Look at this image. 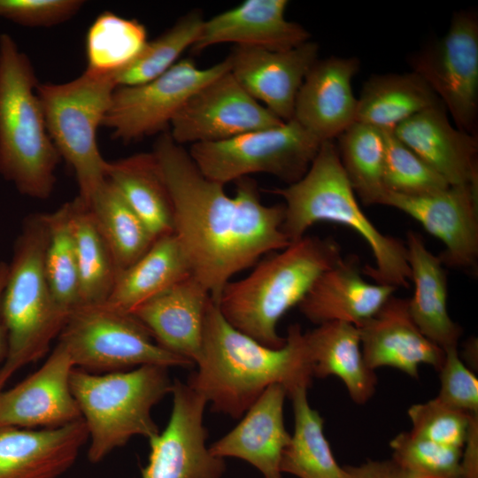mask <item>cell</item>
<instances>
[{
    "mask_svg": "<svg viewBox=\"0 0 478 478\" xmlns=\"http://www.w3.org/2000/svg\"><path fill=\"white\" fill-rule=\"evenodd\" d=\"M87 207L112 251L119 273L140 258L156 240L108 179Z\"/></svg>",
    "mask_w": 478,
    "mask_h": 478,
    "instance_id": "obj_33",
    "label": "cell"
},
{
    "mask_svg": "<svg viewBox=\"0 0 478 478\" xmlns=\"http://www.w3.org/2000/svg\"><path fill=\"white\" fill-rule=\"evenodd\" d=\"M204 21L200 12H189L158 37L148 41L127 66L112 73L117 88L149 82L169 70L194 45Z\"/></svg>",
    "mask_w": 478,
    "mask_h": 478,
    "instance_id": "obj_36",
    "label": "cell"
},
{
    "mask_svg": "<svg viewBox=\"0 0 478 478\" xmlns=\"http://www.w3.org/2000/svg\"><path fill=\"white\" fill-rule=\"evenodd\" d=\"M464 447L466 450L461 459L463 478H478V419L473 422Z\"/></svg>",
    "mask_w": 478,
    "mask_h": 478,
    "instance_id": "obj_44",
    "label": "cell"
},
{
    "mask_svg": "<svg viewBox=\"0 0 478 478\" xmlns=\"http://www.w3.org/2000/svg\"><path fill=\"white\" fill-rule=\"evenodd\" d=\"M282 123L228 71L190 96L172 120L169 133L181 145L194 144L227 140Z\"/></svg>",
    "mask_w": 478,
    "mask_h": 478,
    "instance_id": "obj_13",
    "label": "cell"
},
{
    "mask_svg": "<svg viewBox=\"0 0 478 478\" xmlns=\"http://www.w3.org/2000/svg\"><path fill=\"white\" fill-rule=\"evenodd\" d=\"M286 397L283 386H268L241 421L209 447L212 454L222 459L234 457L245 460L264 478H282L281 456L291 437L284 425Z\"/></svg>",
    "mask_w": 478,
    "mask_h": 478,
    "instance_id": "obj_23",
    "label": "cell"
},
{
    "mask_svg": "<svg viewBox=\"0 0 478 478\" xmlns=\"http://www.w3.org/2000/svg\"><path fill=\"white\" fill-rule=\"evenodd\" d=\"M440 373V390L436 397L452 408L478 413V379L460 359L458 347L444 350Z\"/></svg>",
    "mask_w": 478,
    "mask_h": 478,
    "instance_id": "obj_41",
    "label": "cell"
},
{
    "mask_svg": "<svg viewBox=\"0 0 478 478\" xmlns=\"http://www.w3.org/2000/svg\"><path fill=\"white\" fill-rule=\"evenodd\" d=\"M211 298L191 274L136 307L131 313L163 349L196 364L204 320Z\"/></svg>",
    "mask_w": 478,
    "mask_h": 478,
    "instance_id": "obj_24",
    "label": "cell"
},
{
    "mask_svg": "<svg viewBox=\"0 0 478 478\" xmlns=\"http://www.w3.org/2000/svg\"><path fill=\"white\" fill-rule=\"evenodd\" d=\"M174 234L157 238L135 263L119 273L106 305L126 312L191 275Z\"/></svg>",
    "mask_w": 478,
    "mask_h": 478,
    "instance_id": "obj_28",
    "label": "cell"
},
{
    "mask_svg": "<svg viewBox=\"0 0 478 478\" xmlns=\"http://www.w3.org/2000/svg\"><path fill=\"white\" fill-rule=\"evenodd\" d=\"M319 45L307 41L286 50L234 48L230 73L259 104L283 122L293 119L298 90L318 60Z\"/></svg>",
    "mask_w": 478,
    "mask_h": 478,
    "instance_id": "obj_17",
    "label": "cell"
},
{
    "mask_svg": "<svg viewBox=\"0 0 478 478\" xmlns=\"http://www.w3.org/2000/svg\"><path fill=\"white\" fill-rule=\"evenodd\" d=\"M381 205L397 209L444 244L443 266L474 270L478 261V183L452 185L435 193L405 196L387 191Z\"/></svg>",
    "mask_w": 478,
    "mask_h": 478,
    "instance_id": "obj_15",
    "label": "cell"
},
{
    "mask_svg": "<svg viewBox=\"0 0 478 478\" xmlns=\"http://www.w3.org/2000/svg\"><path fill=\"white\" fill-rule=\"evenodd\" d=\"M152 153L170 194L173 234L192 275L215 303L235 274L290 243L282 231L284 204H263L250 176L235 181L230 197L225 185L202 173L169 131L157 139Z\"/></svg>",
    "mask_w": 478,
    "mask_h": 478,
    "instance_id": "obj_1",
    "label": "cell"
},
{
    "mask_svg": "<svg viewBox=\"0 0 478 478\" xmlns=\"http://www.w3.org/2000/svg\"><path fill=\"white\" fill-rule=\"evenodd\" d=\"M305 339L313 376H337L358 405L374 396L377 377L365 363L356 326L341 321L320 324L305 333Z\"/></svg>",
    "mask_w": 478,
    "mask_h": 478,
    "instance_id": "obj_27",
    "label": "cell"
},
{
    "mask_svg": "<svg viewBox=\"0 0 478 478\" xmlns=\"http://www.w3.org/2000/svg\"><path fill=\"white\" fill-rule=\"evenodd\" d=\"M74 367L87 372H118L154 365L189 367L194 364L160 347L132 313L105 303L73 310L59 334Z\"/></svg>",
    "mask_w": 478,
    "mask_h": 478,
    "instance_id": "obj_9",
    "label": "cell"
},
{
    "mask_svg": "<svg viewBox=\"0 0 478 478\" xmlns=\"http://www.w3.org/2000/svg\"><path fill=\"white\" fill-rule=\"evenodd\" d=\"M294 432L281 460V473L298 478H348L323 433L324 420L307 399V389L292 393Z\"/></svg>",
    "mask_w": 478,
    "mask_h": 478,
    "instance_id": "obj_31",
    "label": "cell"
},
{
    "mask_svg": "<svg viewBox=\"0 0 478 478\" xmlns=\"http://www.w3.org/2000/svg\"><path fill=\"white\" fill-rule=\"evenodd\" d=\"M228 71L227 57L206 68L198 67L190 58H183L149 82L118 87L103 126L112 129V136L123 143L165 132L191 95Z\"/></svg>",
    "mask_w": 478,
    "mask_h": 478,
    "instance_id": "obj_12",
    "label": "cell"
},
{
    "mask_svg": "<svg viewBox=\"0 0 478 478\" xmlns=\"http://www.w3.org/2000/svg\"><path fill=\"white\" fill-rule=\"evenodd\" d=\"M285 344L270 348L232 327L210 298L204 320L201 352L187 384L212 404L214 412L243 416L262 392L280 384L290 396L308 389L312 365L298 324L289 327Z\"/></svg>",
    "mask_w": 478,
    "mask_h": 478,
    "instance_id": "obj_2",
    "label": "cell"
},
{
    "mask_svg": "<svg viewBox=\"0 0 478 478\" xmlns=\"http://www.w3.org/2000/svg\"><path fill=\"white\" fill-rule=\"evenodd\" d=\"M81 0H0V17L26 27H51L73 17Z\"/></svg>",
    "mask_w": 478,
    "mask_h": 478,
    "instance_id": "obj_42",
    "label": "cell"
},
{
    "mask_svg": "<svg viewBox=\"0 0 478 478\" xmlns=\"http://www.w3.org/2000/svg\"><path fill=\"white\" fill-rule=\"evenodd\" d=\"M407 261L414 284L408 299L409 312L420 332L443 351L458 347L461 327L454 322L447 306V275L438 256L426 246L420 234L409 231Z\"/></svg>",
    "mask_w": 478,
    "mask_h": 478,
    "instance_id": "obj_26",
    "label": "cell"
},
{
    "mask_svg": "<svg viewBox=\"0 0 478 478\" xmlns=\"http://www.w3.org/2000/svg\"><path fill=\"white\" fill-rule=\"evenodd\" d=\"M287 0H246L204 19L191 47L201 51L215 44L231 42L240 47L286 50L309 41V32L285 18Z\"/></svg>",
    "mask_w": 478,
    "mask_h": 478,
    "instance_id": "obj_20",
    "label": "cell"
},
{
    "mask_svg": "<svg viewBox=\"0 0 478 478\" xmlns=\"http://www.w3.org/2000/svg\"><path fill=\"white\" fill-rule=\"evenodd\" d=\"M357 99L356 121L382 130H394L416 113L441 103L414 72L374 75Z\"/></svg>",
    "mask_w": 478,
    "mask_h": 478,
    "instance_id": "obj_30",
    "label": "cell"
},
{
    "mask_svg": "<svg viewBox=\"0 0 478 478\" xmlns=\"http://www.w3.org/2000/svg\"><path fill=\"white\" fill-rule=\"evenodd\" d=\"M348 478H415L392 459H367L358 466H343Z\"/></svg>",
    "mask_w": 478,
    "mask_h": 478,
    "instance_id": "obj_43",
    "label": "cell"
},
{
    "mask_svg": "<svg viewBox=\"0 0 478 478\" xmlns=\"http://www.w3.org/2000/svg\"><path fill=\"white\" fill-rule=\"evenodd\" d=\"M70 385L90 439L88 459L97 463L133 436L159 433L151 410L173 382L168 367L147 365L102 375L74 367Z\"/></svg>",
    "mask_w": 478,
    "mask_h": 478,
    "instance_id": "obj_7",
    "label": "cell"
},
{
    "mask_svg": "<svg viewBox=\"0 0 478 478\" xmlns=\"http://www.w3.org/2000/svg\"><path fill=\"white\" fill-rule=\"evenodd\" d=\"M106 178L144 222L155 239L173 233L170 194L152 152L108 161Z\"/></svg>",
    "mask_w": 478,
    "mask_h": 478,
    "instance_id": "obj_29",
    "label": "cell"
},
{
    "mask_svg": "<svg viewBox=\"0 0 478 478\" xmlns=\"http://www.w3.org/2000/svg\"><path fill=\"white\" fill-rule=\"evenodd\" d=\"M89 439L81 419L58 428H0V478H58Z\"/></svg>",
    "mask_w": 478,
    "mask_h": 478,
    "instance_id": "obj_22",
    "label": "cell"
},
{
    "mask_svg": "<svg viewBox=\"0 0 478 478\" xmlns=\"http://www.w3.org/2000/svg\"><path fill=\"white\" fill-rule=\"evenodd\" d=\"M358 69L355 57L318 59L298 90L293 120L321 142L337 138L356 121L351 81Z\"/></svg>",
    "mask_w": 478,
    "mask_h": 478,
    "instance_id": "obj_19",
    "label": "cell"
},
{
    "mask_svg": "<svg viewBox=\"0 0 478 478\" xmlns=\"http://www.w3.org/2000/svg\"><path fill=\"white\" fill-rule=\"evenodd\" d=\"M392 459L415 478H463V449L401 432L389 443Z\"/></svg>",
    "mask_w": 478,
    "mask_h": 478,
    "instance_id": "obj_39",
    "label": "cell"
},
{
    "mask_svg": "<svg viewBox=\"0 0 478 478\" xmlns=\"http://www.w3.org/2000/svg\"><path fill=\"white\" fill-rule=\"evenodd\" d=\"M273 192L285 202L282 231L290 243L305 235L320 221L344 225L357 232L368 244L374 266L363 272L378 284L408 288L411 271L406 246L382 234L361 210L342 166L333 141L321 143L306 173L297 182Z\"/></svg>",
    "mask_w": 478,
    "mask_h": 478,
    "instance_id": "obj_3",
    "label": "cell"
},
{
    "mask_svg": "<svg viewBox=\"0 0 478 478\" xmlns=\"http://www.w3.org/2000/svg\"><path fill=\"white\" fill-rule=\"evenodd\" d=\"M397 289L366 281L354 257L342 258L318 277L298 308L307 320L317 325L341 321L358 328Z\"/></svg>",
    "mask_w": 478,
    "mask_h": 478,
    "instance_id": "obj_25",
    "label": "cell"
},
{
    "mask_svg": "<svg viewBox=\"0 0 478 478\" xmlns=\"http://www.w3.org/2000/svg\"><path fill=\"white\" fill-rule=\"evenodd\" d=\"M384 138L383 183L387 191L405 196L435 193L450 186L393 130H382Z\"/></svg>",
    "mask_w": 478,
    "mask_h": 478,
    "instance_id": "obj_38",
    "label": "cell"
},
{
    "mask_svg": "<svg viewBox=\"0 0 478 478\" xmlns=\"http://www.w3.org/2000/svg\"><path fill=\"white\" fill-rule=\"evenodd\" d=\"M74 365L60 343L43 365L14 387L0 390V428H58L81 419L72 393Z\"/></svg>",
    "mask_w": 478,
    "mask_h": 478,
    "instance_id": "obj_16",
    "label": "cell"
},
{
    "mask_svg": "<svg viewBox=\"0 0 478 478\" xmlns=\"http://www.w3.org/2000/svg\"><path fill=\"white\" fill-rule=\"evenodd\" d=\"M70 204L79 276V306L103 304L112 292L119 271L89 208L78 197Z\"/></svg>",
    "mask_w": 478,
    "mask_h": 478,
    "instance_id": "obj_32",
    "label": "cell"
},
{
    "mask_svg": "<svg viewBox=\"0 0 478 478\" xmlns=\"http://www.w3.org/2000/svg\"><path fill=\"white\" fill-rule=\"evenodd\" d=\"M322 143L292 119L227 140L194 143L189 153L205 177L223 185L258 173L289 185L306 173Z\"/></svg>",
    "mask_w": 478,
    "mask_h": 478,
    "instance_id": "obj_10",
    "label": "cell"
},
{
    "mask_svg": "<svg viewBox=\"0 0 478 478\" xmlns=\"http://www.w3.org/2000/svg\"><path fill=\"white\" fill-rule=\"evenodd\" d=\"M48 243L44 267L52 297L66 314L79 306V276L70 202L46 213Z\"/></svg>",
    "mask_w": 478,
    "mask_h": 478,
    "instance_id": "obj_37",
    "label": "cell"
},
{
    "mask_svg": "<svg viewBox=\"0 0 478 478\" xmlns=\"http://www.w3.org/2000/svg\"><path fill=\"white\" fill-rule=\"evenodd\" d=\"M358 328L365 363L374 371L390 366L418 378L420 365L439 371L443 364L444 351L420 332L409 312L408 299L391 296Z\"/></svg>",
    "mask_w": 478,
    "mask_h": 478,
    "instance_id": "obj_18",
    "label": "cell"
},
{
    "mask_svg": "<svg viewBox=\"0 0 478 478\" xmlns=\"http://www.w3.org/2000/svg\"><path fill=\"white\" fill-rule=\"evenodd\" d=\"M46 213L26 218L8 265L1 297L7 352L0 369V390L13 374L44 356L59 335L68 314L56 304L46 276Z\"/></svg>",
    "mask_w": 478,
    "mask_h": 478,
    "instance_id": "obj_6",
    "label": "cell"
},
{
    "mask_svg": "<svg viewBox=\"0 0 478 478\" xmlns=\"http://www.w3.org/2000/svg\"><path fill=\"white\" fill-rule=\"evenodd\" d=\"M337 138L340 161L355 195L365 205L381 204L387 192L382 130L355 121Z\"/></svg>",
    "mask_w": 478,
    "mask_h": 478,
    "instance_id": "obj_34",
    "label": "cell"
},
{
    "mask_svg": "<svg viewBox=\"0 0 478 478\" xmlns=\"http://www.w3.org/2000/svg\"><path fill=\"white\" fill-rule=\"evenodd\" d=\"M8 273V264L5 262H0V307H1V297L3 290L5 285L6 277ZM7 352V338L4 326L1 318L0 311V369L3 366V363L5 359Z\"/></svg>",
    "mask_w": 478,
    "mask_h": 478,
    "instance_id": "obj_45",
    "label": "cell"
},
{
    "mask_svg": "<svg viewBox=\"0 0 478 478\" xmlns=\"http://www.w3.org/2000/svg\"><path fill=\"white\" fill-rule=\"evenodd\" d=\"M342 258L333 238L305 235L259 261L246 277L227 282L217 303L220 312L240 332L281 348L286 338L277 332L280 319Z\"/></svg>",
    "mask_w": 478,
    "mask_h": 478,
    "instance_id": "obj_4",
    "label": "cell"
},
{
    "mask_svg": "<svg viewBox=\"0 0 478 478\" xmlns=\"http://www.w3.org/2000/svg\"><path fill=\"white\" fill-rule=\"evenodd\" d=\"M28 57L0 35V174L22 194L46 199L60 156L49 135Z\"/></svg>",
    "mask_w": 478,
    "mask_h": 478,
    "instance_id": "obj_5",
    "label": "cell"
},
{
    "mask_svg": "<svg viewBox=\"0 0 478 478\" xmlns=\"http://www.w3.org/2000/svg\"><path fill=\"white\" fill-rule=\"evenodd\" d=\"M412 72L430 87L455 123L477 135L478 19L474 11L453 14L446 35L412 58Z\"/></svg>",
    "mask_w": 478,
    "mask_h": 478,
    "instance_id": "obj_11",
    "label": "cell"
},
{
    "mask_svg": "<svg viewBox=\"0 0 478 478\" xmlns=\"http://www.w3.org/2000/svg\"><path fill=\"white\" fill-rule=\"evenodd\" d=\"M173 407L166 428L149 439L150 452L142 478H221L222 458L206 446V400L179 380L173 382Z\"/></svg>",
    "mask_w": 478,
    "mask_h": 478,
    "instance_id": "obj_14",
    "label": "cell"
},
{
    "mask_svg": "<svg viewBox=\"0 0 478 478\" xmlns=\"http://www.w3.org/2000/svg\"><path fill=\"white\" fill-rule=\"evenodd\" d=\"M147 40L145 27L111 12L99 14L86 36L87 70L113 73L127 66Z\"/></svg>",
    "mask_w": 478,
    "mask_h": 478,
    "instance_id": "obj_35",
    "label": "cell"
},
{
    "mask_svg": "<svg viewBox=\"0 0 478 478\" xmlns=\"http://www.w3.org/2000/svg\"><path fill=\"white\" fill-rule=\"evenodd\" d=\"M408 415L411 432L421 438L447 446L463 449L473 422L478 413H468L452 408L436 397L412 405Z\"/></svg>",
    "mask_w": 478,
    "mask_h": 478,
    "instance_id": "obj_40",
    "label": "cell"
},
{
    "mask_svg": "<svg viewBox=\"0 0 478 478\" xmlns=\"http://www.w3.org/2000/svg\"><path fill=\"white\" fill-rule=\"evenodd\" d=\"M116 88L112 73L87 69L71 81L36 87L49 135L73 170L77 197L86 206L107 179L108 161L100 153L96 134Z\"/></svg>",
    "mask_w": 478,
    "mask_h": 478,
    "instance_id": "obj_8",
    "label": "cell"
},
{
    "mask_svg": "<svg viewBox=\"0 0 478 478\" xmlns=\"http://www.w3.org/2000/svg\"><path fill=\"white\" fill-rule=\"evenodd\" d=\"M397 137L449 185L478 183V139L452 126L442 103L399 124Z\"/></svg>",
    "mask_w": 478,
    "mask_h": 478,
    "instance_id": "obj_21",
    "label": "cell"
}]
</instances>
